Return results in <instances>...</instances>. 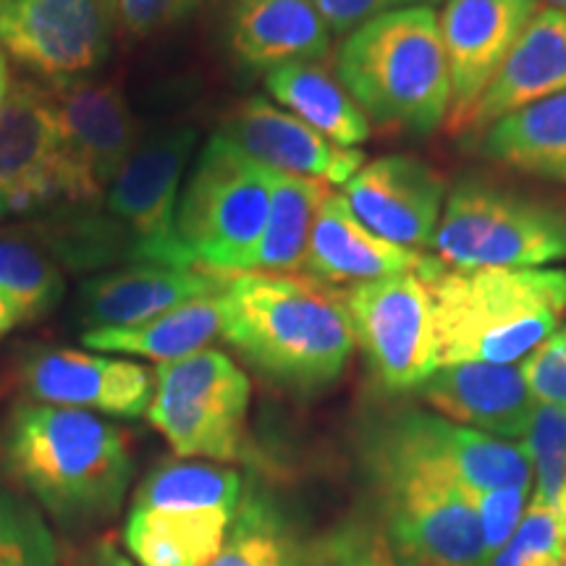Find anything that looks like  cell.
Returning <instances> with one entry per match:
<instances>
[{"instance_id":"38","label":"cell","mask_w":566,"mask_h":566,"mask_svg":"<svg viewBox=\"0 0 566 566\" xmlns=\"http://www.w3.org/2000/svg\"><path fill=\"white\" fill-rule=\"evenodd\" d=\"M192 0H118V13H122L124 27L137 38L153 34L160 27L171 24L189 9Z\"/></svg>"},{"instance_id":"44","label":"cell","mask_w":566,"mask_h":566,"mask_svg":"<svg viewBox=\"0 0 566 566\" xmlns=\"http://www.w3.org/2000/svg\"><path fill=\"white\" fill-rule=\"evenodd\" d=\"M0 3H3V0H0Z\"/></svg>"},{"instance_id":"22","label":"cell","mask_w":566,"mask_h":566,"mask_svg":"<svg viewBox=\"0 0 566 566\" xmlns=\"http://www.w3.org/2000/svg\"><path fill=\"white\" fill-rule=\"evenodd\" d=\"M231 48L250 69L317 61L331 51V30L313 0H237Z\"/></svg>"},{"instance_id":"18","label":"cell","mask_w":566,"mask_h":566,"mask_svg":"<svg viewBox=\"0 0 566 566\" xmlns=\"http://www.w3.org/2000/svg\"><path fill=\"white\" fill-rule=\"evenodd\" d=\"M223 134L265 168L323 181L328 187L346 184L365 166V155L357 147L349 150L334 145L265 97H250L239 105L226 122Z\"/></svg>"},{"instance_id":"13","label":"cell","mask_w":566,"mask_h":566,"mask_svg":"<svg viewBox=\"0 0 566 566\" xmlns=\"http://www.w3.org/2000/svg\"><path fill=\"white\" fill-rule=\"evenodd\" d=\"M537 9V0H446L438 27L451 80L449 134H462Z\"/></svg>"},{"instance_id":"39","label":"cell","mask_w":566,"mask_h":566,"mask_svg":"<svg viewBox=\"0 0 566 566\" xmlns=\"http://www.w3.org/2000/svg\"><path fill=\"white\" fill-rule=\"evenodd\" d=\"M71 566H137V564H134L126 554H122L113 543L103 541L97 543V546H92L90 551H84V554Z\"/></svg>"},{"instance_id":"20","label":"cell","mask_w":566,"mask_h":566,"mask_svg":"<svg viewBox=\"0 0 566 566\" xmlns=\"http://www.w3.org/2000/svg\"><path fill=\"white\" fill-rule=\"evenodd\" d=\"M446 265L433 254L405 250L375 237L354 218L344 195L336 192H328L317 210L307 263H304V271L317 281L352 283V286L405 273L430 281Z\"/></svg>"},{"instance_id":"6","label":"cell","mask_w":566,"mask_h":566,"mask_svg":"<svg viewBox=\"0 0 566 566\" xmlns=\"http://www.w3.org/2000/svg\"><path fill=\"white\" fill-rule=\"evenodd\" d=\"M359 451L396 554L417 564L485 566L478 493L449 467L375 424L363 430Z\"/></svg>"},{"instance_id":"37","label":"cell","mask_w":566,"mask_h":566,"mask_svg":"<svg viewBox=\"0 0 566 566\" xmlns=\"http://www.w3.org/2000/svg\"><path fill=\"white\" fill-rule=\"evenodd\" d=\"M321 11V17L328 24L331 34H349L363 27L365 21L384 13L401 11V9H417V6H433L443 3V0H313Z\"/></svg>"},{"instance_id":"34","label":"cell","mask_w":566,"mask_h":566,"mask_svg":"<svg viewBox=\"0 0 566 566\" xmlns=\"http://www.w3.org/2000/svg\"><path fill=\"white\" fill-rule=\"evenodd\" d=\"M485 566H566V522L533 501L512 541Z\"/></svg>"},{"instance_id":"26","label":"cell","mask_w":566,"mask_h":566,"mask_svg":"<svg viewBox=\"0 0 566 566\" xmlns=\"http://www.w3.org/2000/svg\"><path fill=\"white\" fill-rule=\"evenodd\" d=\"M223 334V300L221 292L184 302L153 321L134 328L87 331L82 344L95 352L134 354V357L155 359L158 365L176 363L208 349Z\"/></svg>"},{"instance_id":"21","label":"cell","mask_w":566,"mask_h":566,"mask_svg":"<svg viewBox=\"0 0 566 566\" xmlns=\"http://www.w3.org/2000/svg\"><path fill=\"white\" fill-rule=\"evenodd\" d=\"M558 92H566V11L541 6L491 87L467 116L459 137H478L506 113Z\"/></svg>"},{"instance_id":"30","label":"cell","mask_w":566,"mask_h":566,"mask_svg":"<svg viewBox=\"0 0 566 566\" xmlns=\"http://www.w3.org/2000/svg\"><path fill=\"white\" fill-rule=\"evenodd\" d=\"M300 546L289 533L279 509L263 493L239 501L229 533L208 566H296Z\"/></svg>"},{"instance_id":"28","label":"cell","mask_w":566,"mask_h":566,"mask_svg":"<svg viewBox=\"0 0 566 566\" xmlns=\"http://www.w3.org/2000/svg\"><path fill=\"white\" fill-rule=\"evenodd\" d=\"M63 292V265L32 226L0 231V294L17 302L27 321L51 313Z\"/></svg>"},{"instance_id":"27","label":"cell","mask_w":566,"mask_h":566,"mask_svg":"<svg viewBox=\"0 0 566 566\" xmlns=\"http://www.w3.org/2000/svg\"><path fill=\"white\" fill-rule=\"evenodd\" d=\"M328 192V184L271 168V210H268L265 231L260 237L258 250L252 254L250 271H304L317 210Z\"/></svg>"},{"instance_id":"8","label":"cell","mask_w":566,"mask_h":566,"mask_svg":"<svg viewBox=\"0 0 566 566\" xmlns=\"http://www.w3.org/2000/svg\"><path fill=\"white\" fill-rule=\"evenodd\" d=\"M271 210V168L223 132L202 147L179 200V237L195 265L247 273Z\"/></svg>"},{"instance_id":"14","label":"cell","mask_w":566,"mask_h":566,"mask_svg":"<svg viewBox=\"0 0 566 566\" xmlns=\"http://www.w3.org/2000/svg\"><path fill=\"white\" fill-rule=\"evenodd\" d=\"M61 202V145L48 90L11 82L0 108V221Z\"/></svg>"},{"instance_id":"3","label":"cell","mask_w":566,"mask_h":566,"mask_svg":"<svg viewBox=\"0 0 566 566\" xmlns=\"http://www.w3.org/2000/svg\"><path fill=\"white\" fill-rule=\"evenodd\" d=\"M221 300L223 342L292 391L334 384L357 346L342 292L313 275L231 273Z\"/></svg>"},{"instance_id":"25","label":"cell","mask_w":566,"mask_h":566,"mask_svg":"<svg viewBox=\"0 0 566 566\" xmlns=\"http://www.w3.org/2000/svg\"><path fill=\"white\" fill-rule=\"evenodd\" d=\"M265 90L279 108L313 126L338 147L354 150L370 139V118L352 101L344 84L315 61L283 63L265 71Z\"/></svg>"},{"instance_id":"36","label":"cell","mask_w":566,"mask_h":566,"mask_svg":"<svg viewBox=\"0 0 566 566\" xmlns=\"http://www.w3.org/2000/svg\"><path fill=\"white\" fill-rule=\"evenodd\" d=\"M520 370L535 401L566 407V352L558 331L522 359Z\"/></svg>"},{"instance_id":"40","label":"cell","mask_w":566,"mask_h":566,"mask_svg":"<svg viewBox=\"0 0 566 566\" xmlns=\"http://www.w3.org/2000/svg\"><path fill=\"white\" fill-rule=\"evenodd\" d=\"M27 317L21 313V307L13 300H9L6 294H0V338L6 334H11L19 323H24Z\"/></svg>"},{"instance_id":"29","label":"cell","mask_w":566,"mask_h":566,"mask_svg":"<svg viewBox=\"0 0 566 566\" xmlns=\"http://www.w3.org/2000/svg\"><path fill=\"white\" fill-rule=\"evenodd\" d=\"M242 501V475L231 467L200 459L163 462L142 480L132 506L231 509Z\"/></svg>"},{"instance_id":"5","label":"cell","mask_w":566,"mask_h":566,"mask_svg":"<svg viewBox=\"0 0 566 566\" xmlns=\"http://www.w3.org/2000/svg\"><path fill=\"white\" fill-rule=\"evenodd\" d=\"M336 66L352 101L384 129L430 134L449 118L451 80L430 6L365 21L346 34Z\"/></svg>"},{"instance_id":"16","label":"cell","mask_w":566,"mask_h":566,"mask_svg":"<svg viewBox=\"0 0 566 566\" xmlns=\"http://www.w3.org/2000/svg\"><path fill=\"white\" fill-rule=\"evenodd\" d=\"M24 388L40 405L137 420L150 409L155 373L132 359L48 349L24 365Z\"/></svg>"},{"instance_id":"11","label":"cell","mask_w":566,"mask_h":566,"mask_svg":"<svg viewBox=\"0 0 566 566\" xmlns=\"http://www.w3.org/2000/svg\"><path fill=\"white\" fill-rule=\"evenodd\" d=\"M61 145V200L95 205L139 145L137 116L122 87L76 80L48 90Z\"/></svg>"},{"instance_id":"41","label":"cell","mask_w":566,"mask_h":566,"mask_svg":"<svg viewBox=\"0 0 566 566\" xmlns=\"http://www.w3.org/2000/svg\"><path fill=\"white\" fill-rule=\"evenodd\" d=\"M9 90H11L9 59H6V55L0 53V108H3V101H6V95H9Z\"/></svg>"},{"instance_id":"43","label":"cell","mask_w":566,"mask_h":566,"mask_svg":"<svg viewBox=\"0 0 566 566\" xmlns=\"http://www.w3.org/2000/svg\"><path fill=\"white\" fill-rule=\"evenodd\" d=\"M558 336H562V342H564V352H566V328L558 331Z\"/></svg>"},{"instance_id":"24","label":"cell","mask_w":566,"mask_h":566,"mask_svg":"<svg viewBox=\"0 0 566 566\" xmlns=\"http://www.w3.org/2000/svg\"><path fill=\"white\" fill-rule=\"evenodd\" d=\"M472 139L509 171L566 187V92L506 113Z\"/></svg>"},{"instance_id":"1","label":"cell","mask_w":566,"mask_h":566,"mask_svg":"<svg viewBox=\"0 0 566 566\" xmlns=\"http://www.w3.org/2000/svg\"><path fill=\"white\" fill-rule=\"evenodd\" d=\"M197 134L189 126L139 139L101 200L32 226L63 271L111 265H195L179 237L181 179Z\"/></svg>"},{"instance_id":"4","label":"cell","mask_w":566,"mask_h":566,"mask_svg":"<svg viewBox=\"0 0 566 566\" xmlns=\"http://www.w3.org/2000/svg\"><path fill=\"white\" fill-rule=\"evenodd\" d=\"M438 367L514 365L556 334L566 315V271H451L424 281Z\"/></svg>"},{"instance_id":"10","label":"cell","mask_w":566,"mask_h":566,"mask_svg":"<svg viewBox=\"0 0 566 566\" xmlns=\"http://www.w3.org/2000/svg\"><path fill=\"white\" fill-rule=\"evenodd\" d=\"M342 296L354 344L384 391H412L438 370L433 307L420 275L354 283Z\"/></svg>"},{"instance_id":"2","label":"cell","mask_w":566,"mask_h":566,"mask_svg":"<svg viewBox=\"0 0 566 566\" xmlns=\"http://www.w3.org/2000/svg\"><path fill=\"white\" fill-rule=\"evenodd\" d=\"M0 462L63 530H92L122 512L134 475L129 441L82 409L21 401L0 430Z\"/></svg>"},{"instance_id":"31","label":"cell","mask_w":566,"mask_h":566,"mask_svg":"<svg viewBox=\"0 0 566 566\" xmlns=\"http://www.w3.org/2000/svg\"><path fill=\"white\" fill-rule=\"evenodd\" d=\"M59 564V543L38 504L0 480V566Z\"/></svg>"},{"instance_id":"23","label":"cell","mask_w":566,"mask_h":566,"mask_svg":"<svg viewBox=\"0 0 566 566\" xmlns=\"http://www.w3.org/2000/svg\"><path fill=\"white\" fill-rule=\"evenodd\" d=\"M231 509L132 506L124 546L137 566H208L229 533Z\"/></svg>"},{"instance_id":"17","label":"cell","mask_w":566,"mask_h":566,"mask_svg":"<svg viewBox=\"0 0 566 566\" xmlns=\"http://www.w3.org/2000/svg\"><path fill=\"white\" fill-rule=\"evenodd\" d=\"M229 273L200 265H122L80 286L76 317L87 331L134 328L184 302L223 292Z\"/></svg>"},{"instance_id":"7","label":"cell","mask_w":566,"mask_h":566,"mask_svg":"<svg viewBox=\"0 0 566 566\" xmlns=\"http://www.w3.org/2000/svg\"><path fill=\"white\" fill-rule=\"evenodd\" d=\"M451 271H527L566 260V202L464 176L446 195L430 244Z\"/></svg>"},{"instance_id":"33","label":"cell","mask_w":566,"mask_h":566,"mask_svg":"<svg viewBox=\"0 0 566 566\" xmlns=\"http://www.w3.org/2000/svg\"><path fill=\"white\" fill-rule=\"evenodd\" d=\"M525 449L537 480V504L566 522V407L537 401Z\"/></svg>"},{"instance_id":"19","label":"cell","mask_w":566,"mask_h":566,"mask_svg":"<svg viewBox=\"0 0 566 566\" xmlns=\"http://www.w3.org/2000/svg\"><path fill=\"white\" fill-rule=\"evenodd\" d=\"M417 391L446 420L514 443L527 438L537 405L514 365H443Z\"/></svg>"},{"instance_id":"42","label":"cell","mask_w":566,"mask_h":566,"mask_svg":"<svg viewBox=\"0 0 566 566\" xmlns=\"http://www.w3.org/2000/svg\"><path fill=\"white\" fill-rule=\"evenodd\" d=\"M537 3H546L548 9H558V11H566V0H537Z\"/></svg>"},{"instance_id":"9","label":"cell","mask_w":566,"mask_h":566,"mask_svg":"<svg viewBox=\"0 0 566 566\" xmlns=\"http://www.w3.org/2000/svg\"><path fill=\"white\" fill-rule=\"evenodd\" d=\"M250 394V378L231 357L202 349L158 365L147 417L176 457L233 462L247 454Z\"/></svg>"},{"instance_id":"32","label":"cell","mask_w":566,"mask_h":566,"mask_svg":"<svg viewBox=\"0 0 566 566\" xmlns=\"http://www.w3.org/2000/svg\"><path fill=\"white\" fill-rule=\"evenodd\" d=\"M296 566H433L396 554L378 522H344L300 548Z\"/></svg>"},{"instance_id":"12","label":"cell","mask_w":566,"mask_h":566,"mask_svg":"<svg viewBox=\"0 0 566 566\" xmlns=\"http://www.w3.org/2000/svg\"><path fill=\"white\" fill-rule=\"evenodd\" d=\"M113 0H3L0 53L53 84L87 80L111 51Z\"/></svg>"},{"instance_id":"35","label":"cell","mask_w":566,"mask_h":566,"mask_svg":"<svg viewBox=\"0 0 566 566\" xmlns=\"http://www.w3.org/2000/svg\"><path fill=\"white\" fill-rule=\"evenodd\" d=\"M527 488H499L478 495L480 527H483L485 562L495 551H501L512 541L522 522V509L527 504Z\"/></svg>"},{"instance_id":"15","label":"cell","mask_w":566,"mask_h":566,"mask_svg":"<svg viewBox=\"0 0 566 566\" xmlns=\"http://www.w3.org/2000/svg\"><path fill=\"white\" fill-rule=\"evenodd\" d=\"M344 200L375 237L405 250L433 244L446 205V184L428 163L386 155L365 163L344 184Z\"/></svg>"}]
</instances>
